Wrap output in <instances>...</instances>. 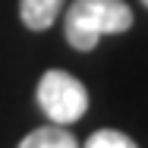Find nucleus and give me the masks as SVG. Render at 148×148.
Listing matches in <instances>:
<instances>
[{"instance_id": "2", "label": "nucleus", "mask_w": 148, "mask_h": 148, "mask_svg": "<svg viewBox=\"0 0 148 148\" xmlns=\"http://www.w3.org/2000/svg\"><path fill=\"white\" fill-rule=\"evenodd\" d=\"M35 98H38V107L47 114V120L60 123V126H69V123L82 120L85 110H88L85 85L76 76L63 73V69H47L41 76V82H38Z\"/></svg>"}, {"instance_id": "4", "label": "nucleus", "mask_w": 148, "mask_h": 148, "mask_svg": "<svg viewBox=\"0 0 148 148\" xmlns=\"http://www.w3.org/2000/svg\"><path fill=\"white\" fill-rule=\"evenodd\" d=\"M19 148H79V142L73 132H66V126L51 123V126H38L35 132H29L19 142Z\"/></svg>"}, {"instance_id": "6", "label": "nucleus", "mask_w": 148, "mask_h": 148, "mask_svg": "<svg viewBox=\"0 0 148 148\" xmlns=\"http://www.w3.org/2000/svg\"><path fill=\"white\" fill-rule=\"evenodd\" d=\"M142 3H145V6H148V0H142Z\"/></svg>"}, {"instance_id": "1", "label": "nucleus", "mask_w": 148, "mask_h": 148, "mask_svg": "<svg viewBox=\"0 0 148 148\" xmlns=\"http://www.w3.org/2000/svg\"><path fill=\"white\" fill-rule=\"evenodd\" d=\"M132 25V10L123 0H76L66 16L63 32L76 51H91L104 35H120Z\"/></svg>"}, {"instance_id": "3", "label": "nucleus", "mask_w": 148, "mask_h": 148, "mask_svg": "<svg viewBox=\"0 0 148 148\" xmlns=\"http://www.w3.org/2000/svg\"><path fill=\"white\" fill-rule=\"evenodd\" d=\"M63 0H19V16L25 22V29L32 32H44L57 22Z\"/></svg>"}, {"instance_id": "5", "label": "nucleus", "mask_w": 148, "mask_h": 148, "mask_svg": "<svg viewBox=\"0 0 148 148\" xmlns=\"http://www.w3.org/2000/svg\"><path fill=\"white\" fill-rule=\"evenodd\" d=\"M85 148H139V145L120 129H98V132L88 136Z\"/></svg>"}]
</instances>
